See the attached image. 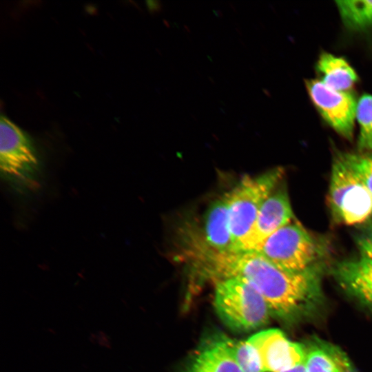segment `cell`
<instances>
[{
  "label": "cell",
  "instance_id": "6da1fadb",
  "mask_svg": "<svg viewBox=\"0 0 372 372\" xmlns=\"http://www.w3.org/2000/svg\"><path fill=\"white\" fill-rule=\"evenodd\" d=\"M201 274L214 281L245 279L263 296L271 315L289 323L309 320L324 302L320 265L300 272L283 270L254 251L220 252L202 240L189 251Z\"/></svg>",
  "mask_w": 372,
  "mask_h": 372
},
{
  "label": "cell",
  "instance_id": "30bf717a",
  "mask_svg": "<svg viewBox=\"0 0 372 372\" xmlns=\"http://www.w3.org/2000/svg\"><path fill=\"white\" fill-rule=\"evenodd\" d=\"M331 274L348 294L372 309V258H358L336 262Z\"/></svg>",
  "mask_w": 372,
  "mask_h": 372
},
{
  "label": "cell",
  "instance_id": "5bb4252c",
  "mask_svg": "<svg viewBox=\"0 0 372 372\" xmlns=\"http://www.w3.org/2000/svg\"><path fill=\"white\" fill-rule=\"evenodd\" d=\"M316 69L320 80L336 90L349 91L358 81L355 71L344 59L327 52L319 56Z\"/></svg>",
  "mask_w": 372,
  "mask_h": 372
},
{
  "label": "cell",
  "instance_id": "ffe728a7",
  "mask_svg": "<svg viewBox=\"0 0 372 372\" xmlns=\"http://www.w3.org/2000/svg\"><path fill=\"white\" fill-rule=\"evenodd\" d=\"M284 372H306V370L304 369V366L302 364L296 367H294L291 369H289L288 371H284Z\"/></svg>",
  "mask_w": 372,
  "mask_h": 372
},
{
  "label": "cell",
  "instance_id": "9c48e42d",
  "mask_svg": "<svg viewBox=\"0 0 372 372\" xmlns=\"http://www.w3.org/2000/svg\"><path fill=\"white\" fill-rule=\"evenodd\" d=\"M293 220L286 188H276L262 204L250 231L234 251H254L267 238Z\"/></svg>",
  "mask_w": 372,
  "mask_h": 372
},
{
  "label": "cell",
  "instance_id": "d6986e66",
  "mask_svg": "<svg viewBox=\"0 0 372 372\" xmlns=\"http://www.w3.org/2000/svg\"><path fill=\"white\" fill-rule=\"evenodd\" d=\"M356 243L361 254L372 258V227L357 236Z\"/></svg>",
  "mask_w": 372,
  "mask_h": 372
},
{
  "label": "cell",
  "instance_id": "7a4b0ae2",
  "mask_svg": "<svg viewBox=\"0 0 372 372\" xmlns=\"http://www.w3.org/2000/svg\"><path fill=\"white\" fill-rule=\"evenodd\" d=\"M214 282V307L227 327L236 331H248L269 322L271 313L267 303L248 281L231 277Z\"/></svg>",
  "mask_w": 372,
  "mask_h": 372
},
{
  "label": "cell",
  "instance_id": "5b68a950",
  "mask_svg": "<svg viewBox=\"0 0 372 372\" xmlns=\"http://www.w3.org/2000/svg\"><path fill=\"white\" fill-rule=\"evenodd\" d=\"M327 200L337 223L360 225L372 216L371 194L338 154L332 163Z\"/></svg>",
  "mask_w": 372,
  "mask_h": 372
},
{
  "label": "cell",
  "instance_id": "2e32d148",
  "mask_svg": "<svg viewBox=\"0 0 372 372\" xmlns=\"http://www.w3.org/2000/svg\"><path fill=\"white\" fill-rule=\"evenodd\" d=\"M356 119L360 132L358 139L359 152L372 151V95L363 94L358 101Z\"/></svg>",
  "mask_w": 372,
  "mask_h": 372
},
{
  "label": "cell",
  "instance_id": "e0dca14e",
  "mask_svg": "<svg viewBox=\"0 0 372 372\" xmlns=\"http://www.w3.org/2000/svg\"><path fill=\"white\" fill-rule=\"evenodd\" d=\"M234 359L242 372H265L260 356L249 340L231 341Z\"/></svg>",
  "mask_w": 372,
  "mask_h": 372
},
{
  "label": "cell",
  "instance_id": "7c38bea8",
  "mask_svg": "<svg viewBox=\"0 0 372 372\" xmlns=\"http://www.w3.org/2000/svg\"><path fill=\"white\" fill-rule=\"evenodd\" d=\"M203 220V240L209 247L220 252L234 251L229 227L227 192L211 203Z\"/></svg>",
  "mask_w": 372,
  "mask_h": 372
},
{
  "label": "cell",
  "instance_id": "8992f818",
  "mask_svg": "<svg viewBox=\"0 0 372 372\" xmlns=\"http://www.w3.org/2000/svg\"><path fill=\"white\" fill-rule=\"evenodd\" d=\"M313 104L326 123L348 141L353 138L358 101L349 91L333 89L320 79L306 81Z\"/></svg>",
  "mask_w": 372,
  "mask_h": 372
},
{
  "label": "cell",
  "instance_id": "3957f363",
  "mask_svg": "<svg viewBox=\"0 0 372 372\" xmlns=\"http://www.w3.org/2000/svg\"><path fill=\"white\" fill-rule=\"evenodd\" d=\"M275 266L300 272L319 265V242L297 220H292L262 241L254 250Z\"/></svg>",
  "mask_w": 372,
  "mask_h": 372
},
{
  "label": "cell",
  "instance_id": "8fae6325",
  "mask_svg": "<svg viewBox=\"0 0 372 372\" xmlns=\"http://www.w3.org/2000/svg\"><path fill=\"white\" fill-rule=\"evenodd\" d=\"M304 345L306 372H357L346 353L335 344L312 337Z\"/></svg>",
  "mask_w": 372,
  "mask_h": 372
},
{
  "label": "cell",
  "instance_id": "277c9868",
  "mask_svg": "<svg viewBox=\"0 0 372 372\" xmlns=\"http://www.w3.org/2000/svg\"><path fill=\"white\" fill-rule=\"evenodd\" d=\"M281 167L257 176H245L228 194L229 227L234 250L250 231L266 198L284 176Z\"/></svg>",
  "mask_w": 372,
  "mask_h": 372
},
{
  "label": "cell",
  "instance_id": "ac0fdd59",
  "mask_svg": "<svg viewBox=\"0 0 372 372\" xmlns=\"http://www.w3.org/2000/svg\"><path fill=\"white\" fill-rule=\"evenodd\" d=\"M338 154L360 178L372 195V151L347 152Z\"/></svg>",
  "mask_w": 372,
  "mask_h": 372
},
{
  "label": "cell",
  "instance_id": "52a82bcc",
  "mask_svg": "<svg viewBox=\"0 0 372 372\" xmlns=\"http://www.w3.org/2000/svg\"><path fill=\"white\" fill-rule=\"evenodd\" d=\"M38 161L32 144L18 126L6 117L0 119V167L8 177L28 181Z\"/></svg>",
  "mask_w": 372,
  "mask_h": 372
},
{
  "label": "cell",
  "instance_id": "ba28073f",
  "mask_svg": "<svg viewBox=\"0 0 372 372\" xmlns=\"http://www.w3.org/2000/svg\"><path fill=\"white\" fill-rule=\"evenodd\" d=\"M248 340L259 353L265 372H284L304 363V343L290 340L279 329L263 330Z\"/></svg>",
  "mask_w": 372,
  "mask_h": 372
},
{
  "label": "cell",
  "instance_id": "9a60e30c",
  "mask_svg": "<svg viewBox=\"0 0 372 372\" xmlns=\"http://www.w3.org/2000/svg\"><path fill=\"white\" fill-rule=\"evenodd\" d=\"M336 7L343 23L352 30L372 28V1H336Z\"/></svg>",
  "mask_w": 372,
  "mask_h": 372
},
{
  "label": "cell",
  "instance_id": "4fadbf2b",
  "mask_svg": "<svg viewBox=\"0 0 372 372\" xmlns=\"http://www.w3.org/2000/svg\"><path fill=\"white\" fill-rule=\"evenodd\" d=\"M231 341L220 338L205 344L195 354L186 372H242L234 359Z\"/></svg>",
  "mask_w": 372,
  "mask_h": 372
}]
</instances>
